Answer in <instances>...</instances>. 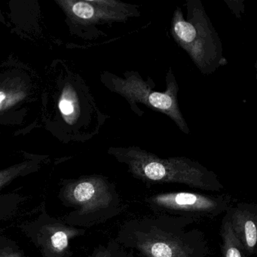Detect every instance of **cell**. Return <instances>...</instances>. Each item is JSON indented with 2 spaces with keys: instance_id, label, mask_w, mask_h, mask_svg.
<instances>
[{
  "instance_id": "obj_1",
  "label": "cell",
  "mask_w": 257,
  "mask_h": 257,
  "mask_svg": "<svg viewBox=\"0 0 257 257\" xmlns=\"http://www.w3.org/2000/svg\"><path fill=\"white\" fill-rule=\"evenodd\" d=\"M190 218L155 214L128 219L115 241L141 257H213L205 234Z\"/></svg>"
},
{
  "instance_id": "obj_2",
  "label": "cell",
  "mask_w": 257,
  "mask_h": 257,
  "mask_svg": "<svg viewBox=\"0 0 257 257\" xmlns=\"http://www.w3.org/2000/svg\"><path fill=\"white\" fill-rule=\"evenodd\" d=\"M108 154L126 165L135 178L145 183H177L210 192L224 189L213 171L187 157H159L137 146L110 147Z\"/></svg>"
},
{
  "instance_id": "obj_3",
  "label": "cell",
  "mask_w": 257,
  "mask_h": 257,
  "mask_svg": "<svg viewBox=\"0 0 257 257\" xmlns=\"http://www.w3.org/2000/svg\"><path fill=\"white\" fill-rule=\"evenodd\" d=\"M174 10L171 33L175 43L189 55L203 75H210L228 64L220 37L201 0H188Z\"/></svg>"
},
{
  "instance_id": "obj_4",
  "label": "cell",
  "mask_w": 257,
  "mask_h": 257,
  "mask_svg": "<svg viewBox=\"0 0 257 257\" xmlns=\"http://www.w3.org/2000/svg\"><path fill=\"white\" fill-rule=\"evenodd\" d=\"M122 76L105 72L102 74L101 81L109 91L125 99L131 109L138 116H143L144 114L138 106V103H141L152 110L169 117L183 133L190 134L179 106V85L171 67L167 72V88L165 91L155 90L156 84L153 79L148 78L144 80L138 72L127 70Z\"/></svg>"
},
{
  "instance_id": "obj_5",
  "label": "cell",
  "mask_w": 257,
  "mask_h": 257,
  "mask_svg": "<svg viewBox=\"0 0 257 257\" xmlns=\"http://www.w3.org/2000/svg\"><path fill=\"white\" fill-rule=\"evenodd\" d=\"M63 196L79 207V215L107 219L118 216L124 205L113 183L106 177L91 175L73 180L64 188Z\"/></svg>"
},
{
  "instance_id": "obj_6",
  "label": "cell",
  "mask_w": 257,
  "mask_h": 257,
  "mask_svg": "<svg viewBox=\"0 0 257 257\" xmlns=\"http://www.w3.org/2000/svg\"><path fill=\"white\" fill-rule=\"evenodd\" d=\"M146 203L156 214L190 218L198 222L225 213L234 205V199L228 195L172 192L151 195Z\"/></svg>"
},
{
  "instance_id": "obj_7",
  "label": "cell",
  "mask_w": 257,
  "mask_h": 257,
  "mask_svg": "<svg viewBox=\"0 0 257 257\" xmlns=\"http://www.w3.org/2000/svg\"><path fill=\"white\" fill-rule=\"evenodd\" d=\"M57 3L73 22L88 28L126 23L141 16L139 6L119 0H60Z\"/></svg>"
},
{
  "instance_id": "obj_8",
  "label": "cell",
  "mask_w": 257,
  "mask_h": 257,
  "mask_svg": "<svg viewBox=\"0 0 257 257\" xmlns=\"http://www.w3.org/2000/svg\"><path fill=\"white\" fill-rule=\"evenodd\" d=\"M231 229L249 256L255 253L257 243V207L248 203H237L225 213Z\"/></svg>"
},
{
  "instance_id": "obj_9",
  "label": "cell",
  "mask_w": 257,
  "mask_h": 257,
  "mask_svg": "<svg viewBox=\"0 0 257 257\" xmlns=\"http://www.w3.org/2000/svg\"><path fill=\"white\" fill-rule=\"evenodd\" d=\"M83 233V230L62 224H47L40 228L37 240L45 257H66L70 240Z\"/></svg>"
},
{
  "instance_id": "obj_10",
  "label": "cell",
  "mask_w": 257,
  "mask_h": 257,
  "mask_svg": "<svg viewBox=\"0 0 257 257\" xmlns=\"http://www.w3.org/2000/svg\"><path fill=\"white\" fill-rule=\"evenodd\" d=\"M58 106L64 120L68 124H74L80 118L82 114L80 99L77 91L71 85L67 84L64 87Z\"/></svg>"
},
{
  "instance_id": "obj_11",
  "label": "cell",
  "mask_w": 257,
  "mask_h": 257,
  "mask_svg": "<svg viewBox=\"0 0 257 257\" xmlns=\"http://www.w3.org/2000/svg\"><path fill=\"white\" fill-rule=\"evenodd\" d=\"M220 235L222 257H249L241 243L234 235L225 215L221 225Z\"/></svg>"
},
{
  "instance_id": "obj_12",
  "label": "cell",
  "mask_w": 257,
  "mask_h": 257,
  "mask_svg": "<svg viewBox=\"0 0 257 257\" xmlns=\"http://www.w3.org/2000/svg\"><path fill=\"white\" fill-rule=\"evenodd\" d=\"M26 95V90L21 85H8L0 88V112L17 104Z\"/></svg>"
},
{
  "instance_id": "obj_13",
  "label": "cell",
  "mask_w": 257,
  "mask_h": 257,
  "mask_svg": "<svg viewBox=\"0 0 257 257\" xmlns=\"http://www.w3.org/2000/svg\"><path fill=\"white\" fill-rule=\"evenodd\" d=\"M33 167L32 162H22L0 171V189L11 183L15 179L24 175Z\"/></svg>"
},
{
  "instance_id": "obj_14",
  "label": "cell",
  "mask_w": 257,
  "mask_h": 257,
  "mask_svg": "<svg viewBox=\"0 0 257 257\" xmlns=\"http://www.w3.org/2000/svg\"><path fill=\"white\" fill-rule=\"evenodd\" d=\"M89 257H131L124 251V248L116 241L109 243L107 246H100Z\"/></svg>"
},
{
  "instance_id": "obj_15",
  "label": "cell",
  "mask_w": 257,
  "mask_h": 257,
  "mask_svg": "<svg viewBox=\"0 0 257 257\" xmlns=\"http://www.w3.org/2000/svg\"><path fill=\"white\" fill-rule=\"evenodd\" d=\"M0 257H25L19 251L12 248L5 247L0 249Z\"/></svg>"
}]
</instances>
